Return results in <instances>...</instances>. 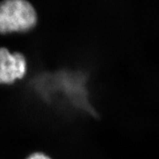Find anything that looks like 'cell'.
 Listing matches in <instances>:
<instances>
[{
    "instance_id": "cell-1",
    "label": "cell",
    "mask_w": 159,
    "mask_h": 159,
    "mask_svg": "<svg viewBox=\"0 0 159 159\" xmlns=\"http://www.w3.org/2000/svg\"><path fill=\"white\" fill-rule=\"evenodd\" d=\"M38 14L25 0H7L0 3V33L26 32L36 26Z\"/></svg>"
},
{
    "instance_id": "cell-3",
    "label": "cell",
    "mask_w": 159,
    "mask_h": 159,
    "mask_svg": "<svg viewBox=\"0 0 159 159\" xmlns=\"http://www.w3.org/2000/svg\"><path fill=\"white\" fill-rule=\"evenodd\" d=\"M27 159H51V158L43 152H34L31 154Z\"/></svg>"
},
{
    "instance_id": "cell-2",
    "label": "cell",
    "mask_w": 159,
    "mask_h": 159,
    "mask_svg": "<svg viewBox=\"0 0 159 159\" xmlns=\"http://www.w3.org/2000/svg\"><path fill=\"white\" fill-rule=\"evenodd\" d=\"M27 70V63L23 54L0 48V83L11 84L23 78Z\"/></svg>"
}]
</instances>
